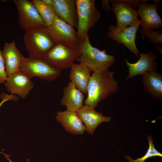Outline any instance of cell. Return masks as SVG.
<instances>
[{"mask_svg":"<svg viewBox=\"0 0 162 162\" xmlns=\"http://www.w3.org/2000/svg\"><path fill=\"white\" fill-rule=\"evenodd\" d=\"M113 74V72L108 70L93 73L87 87V97L84 101L85 105L95 108L99 102L118 91V84Z\"/></svg>","mask_w":162,"mask_h":162,"instance_id":"obj_1","label":"cell"},{"mask_svg":"<svg viewBox=\"0 0 162 162\" xmlns=\"http://www.w3.org/2000/svg\"><path fill=\"white\" fill-rule=\"evenodd\" d=\"M78 46L81 54L77 60L84 63L93 73L108 70L115 62L113 56L107 54L105 50L101 51L92 45L88 34Z\"/></svg>","mask_w":162,"mask_h":162,"instance_id":"obj_2","label":"cell"},{"mask_svg":"<svg viewBox=\"0 0 162 162\" xmlns=\"http://www.w3.org/2000/svg\"><path fill=\"white\" fill-rule=\"evenodd\" d=\"M81 54L78 45L59 44H56L42 59L53 68L61 71L70 67Z\"/></svg>","mask_w":162,"mask_h":162,"instance_id":"obj_3","label":"cell"},{"mask_svg":"<svg viewBox=\"0 0 162 162\" xmlns=\"http://www.w3.org/2000/svg\"><path fill=\"white\" fill-rule=\"evenodd\" d=\"M23 39L26 50L32 58L42 59L56 44L46 27L26 31Z\"/></svg>","mask_w":162,"mask_h":162,"instance_id":"obj_4","label":"cell"},{"mask_svg":"<svg viewBox=\"0 0 162 162\" xmlns=\"http://www.w3.org/2000/svg\"><path fill=\"white\" fill-rule=\"evenodd\" d=\"M77 15L76 37L78 44L85 39L89 30L98 21L100 13L95 6L94 0H75Z\"/></svg>","mask_w":162,"mask_h":162,"instance_id":"obj_5","label":"cell"},{"mask_svg":"<svg viewBox=\"0 0 162 162\" xmlns=\"http://www.w3.org/2000/svg\"><path fill=\"white\" fill-rule=\"evenodd\" d=\"M19 71L30 79L36 76L49 81L55 80L60 74V71L53 68L42 59L24 57L20 66Z\"/></svg>","mask_w":162,"mask_h":162,"instance_id":"obj_6","label":"cell"},{"mask_svg":"<svg viewBox=\"0 0 162 162\" xmlns=\"http://www.w3.org/2000/svg\"><path fill=\"white\" fill-rule=\"evenodd\" d=\"M18 11L20 27L26 31L46 27L32 2L29 0H14Z\"/></svg>","mask_w":162,"mask_h":162,"instance_id":"obj_7","label":"cell"},{"mask_svg":"<svg viewBox=\"0 0 162 162\" xmlns=\"http://www.w3.org/2000/svg\"><path fill=\"white\" fill-rule=\"evenodd\" d=\"M140 24V20L132 25L123 28L111 25L108 28L107 35L112 40L125 46L138 59L140 53L136 46L135 39L137 30Z\"/></svg>","mask_w":162,"mask_h":162,"instance_id":"obj_8","label":"cell"},{"mask_svg":"<svg viewBox=\"0 0 162 162\" xmlns=\"http://www.w3.org/2000/svg\"><path fill=\"white\" fill-rule=\"evenodd\" d=\"M153 1L154 3L153 4L142 3L137 10L138 15L141 18L140 32L143 39L145 38V34L147 32L162 27V20L157 11V7L161 1Z\"/></svg>","mask_w":162,"mask_h":162,"instance_id":"obj_9","label":"cell"},{"mask_svg":"<svg viewBox=\"0 0 162 162\" xmlns=\"http://www.w3.org/2000/svg\"><path fill=\"white\" fill-rule=\"evenodd\" d=\"M47 31L56 44L65 43L78 45L74 27L56 16Z\"/></svg>","mask_w":162,"mask_h":162,"instance_id":"obj_10","label":"cell"},{"mask_svg":"<svg viewBox=\"0 0 162 162\" xmlns=\"http://www.w3.org/2000/svg\"><path fill=\"white\" fill-rule=\"evenodd\" d=\"M111 10L115 14L117 20L116 27L123 28L132 25L139 20L137 10L126 4L122 0H109Z\"/></svg>","mask_w":162,"mask_h":162,"instance_id":"obj_11","label":"cell"},{"mask_svg":"<svg viewBox=\"0 0 162 162\" xmlns=\"http://www.w3.org/2000/svg\"><path fill=\"white\" fill-rule=\"evenodd\" d=\"M4 84L7 90L11 94H18L23 99L29 94L34 86L31 79L20 71L8 76Z\"/></svg>","mask_w":162,"mask_h":162,"instance_id":"obj_12","label":"cell"},{"mask_svg":"<svg viewBox=\"0 0 162 162\" xmlns=\"http://www.w3.org/2000/svg\"><path fill=\"white\" fill-rule=\"evenodd\" d=\"M93 107L88 105H83L76 112L78 116L83 123L86 131L93 134L97 126L100 123L110 121V116H104L101 112L96 111Z\"/></svg>","mask_w":162,"mask_h":162,"instance_id":"obj_13","label":"cell"},{"mask_svg":"<svg viewBox=\"0 0 162 162\" xmlns=\"http://www.w3.org/2000/svg\"><path fill=\"white\" fill-rule=\"evenodd\" d=\"M56 16L76 28L77 26V15L74 0H53L51 6Z\"/></svg>","mask_w":162,"mask_h":162,"instance_id":"obj_14","label":"cell"},{"mask_svg":"<svg viewBox=\"0 0 162 162\" xmlns=\"http://www.w3.org/2000/svg\"><path fill=\"white\" fill-rule=\"evenodd\" d=\"M156 56L154 52L150 51L147 53H140L138 60L130 63L125 59L126 66L129 68V75L127 80L136 75H142L151 70L156 71L157 64L155 62Z\"/></svg>","mask_w":162,"mask_h":162,"instance_id":"obj_15","label":"cell"},{"mask_svg":"<svg viewBox=\"0 0 162 162\" xmlns=\"http://www.w3.org/2000/svg\"><path fill=\"white\" fill-rule=\"evenodd\" d=\"M2 53L8 76L19 71L20 66L24 56L17 48L16 42L13 40L5 43Z\"/></svg>","mask_w":162,"mask_h":162,"instance_id":"obj_16","label":"cell"},{"mask_svg":"<svg viewBox=\"0 0 162 162\" xmlns=\"http://www.w3.org/2000/svg\"><path fill=\"white\" fill-rule=\"evenodd\" d=\"M56 118L65 130L72 134H82L86 130V126L83 124L76 112L67 110L58 111Z\"/></svg>","mask_w":162,"mask_h":162,"instance_id":"obj_17","label":"cell"},{"mask_svg":"<svg viewBox=\"0 0 162 162\" xmlns=\"http://www.w3.org/2000/svg\"><path fill=\"white\" fill-rule=\"evenodd\" d=\"M85 95L70 82L64 87L61 104L66 107V110L76 112L83 106Z\"/></svg>","mask_w":162,"mask_h":162,"instance_id":"obj_18","label":"cell"},{"mask_svg":"<svg viewBox=\"0 0 162 162\" xmlns=\"http://www.w3.org/2000/svg\"><path fill=\"white\" fill-rule=\"evenodd\" d=\"M69 75L70 82L83 94H87L92 71L83 62L74 63Z\"/></svg>","mask_w":162,"mask_h":162,"instance_id":"obj_19","label":"cell"},{"mask_svg":"<svg viewBox=\"0 0 162 162\" xmlns=\"http://www.w3.org/2000/svg\"><path fill=\"white\" fill-rule=\"evenodd\" d=\"M142 75V81L147 92L154 99L161 100L162 75L155 70L148 71Z\"/></svg>","mask_w":162,"mask_h":162,"instance_id":"obj_20","label":"cell"},{"mask_svg":"<svg viewBox=\"0 0 162 162\" xmlns=\"http://www.w3.org/2000/svg\"><path fill=\"white\" fill-rule=\"evenodd\" d=\"M46 27L53 22L56 15L52 7L45 3L43 0H32Z\"/></svg>","mask_w":162,"mask_h":162,"instance_id":"obj_21","label":"cell"},{"mask_svg":"<svg viewBox=\"0 0 162 162\" xmlns=\"http://www.w3.org/2000/svg\"><path fill=\"white\" fill-rule=\"evenodd\" d=\"M147 137L149 142V147L145 155L142 157L138 158L135 160L132 159L130 156L125 155L127 160L130 162H145L146 160L151 157L156 156L162 157V153L155 148L151 136L148 135Z\"/></svg>","mask_w":162,"mask_h":162,"instance_id":"obj_22","label":"cell"},{"mask_svg":"<svg viewBox=\"0 0 162 162\" xmlns=\"http://www.w3.org/2000/svg\"><path fill=\"white\" fill-rule=\"evenodd\" d=\"M145 36L152 44L155 45L162 44V33L160 31H148L145 33Z\"/></svg>","mask_w":162,"mask_h":162,"instance_id":"obj_23","label":"cell"},{"mask_svg":"<svg viewBox=\"0 0 162 162\" xmlns=\"http://www.w3.org/2000/svg\"><path fill=\"white\" fill-rule=\"evenodd\" d=\"M8 77L2 51L0 49V84L5 83Z\"/></svg>","mask_w":162,"mask_h":162,"instance_id":"obj_24","label":"cell"},{"mask_svg":"<svg viewBox=\"0 0 162 162\" xmlns=\"http://www.w3.org/2000/svg\"><path fill=\"white\" fill-rule=\"evenodd\" d=\"M0 98L2 99V100L0 103V107L5 102L8 100H12L15 101H16L18 100V97L15 95L11 94L10 95H9L4 93H3L1 95ZM0 153L3 154L4 155H6L8 154L4 153L0 151Z\"/></svg>","mask_w":162,"mask_h":162,"instance_id":"obj_25","label":"cell"},{"mask_svg":"<svg viewBox=\"0 0 162 162\" xmlns=\"http://www.w3.org/2000/svg\"><path fill=\"white\" fill-rule=\"evenodd\" d=\"M126 4L131 7L135 9L139 7L142 3L146 2L148 0H122Z\"/></svg>","mask_w":162,"mask_h":162,"instance_id":"obj_26","label":"cell"},{"mask_svg":"<svg viewBox=\"0 0 162 162\" xmlns=\"http://www.w3.org/2000/svg\"><path fill=\"white\" fill-rule=\"evenodd\" d=\"M109 2V1L107 0H103L102 1L101 7L107 12H109L112 10Z\"/></svg>","mask_w":162,"mask_h":162,"instance_id":"obj_27","label":"cell"},{"mask_svg":"<svg viewBox=\"0 0 162 162\" xmlns=\"http://www.w3.org/2000/svg\"><path fill=\"white\" fill-rule=\"evenodd\" d=\"M47 4L52 6L53 2V0H43Z\"/></svg>","mask_w":162,"mask_h":162,"instance_id":"obj_28","label":"cell"},{"mask_svg":"<svg viewBox=\"0 0 162 162\" xmlns=\"http://www.w3.org/2000/svg\"><path fill=\"white\" fill-rule=\"evenodd\" d=\"M5 158L8 160L9 162H14L11 160L9 158V157L10 156L9 154L7 155H4Z\"/></svg>","mask_w":162,"mask_h":162,"instance_id":"obj_29","label":"cell"},{"mask_svg":"<svg viewBox=\"0 0 162 162\" xmlns=\"http://www.w3.org/2000/svg\"><path fill=\"white\" fill-rule=\"evenodd\" d=\"M26 161V162H30V160L29 159H27Z\"/></svg>","mask_w":162,"mask_h":162,"instance_id":"obj_30","label":"cell"}]
</instances>
